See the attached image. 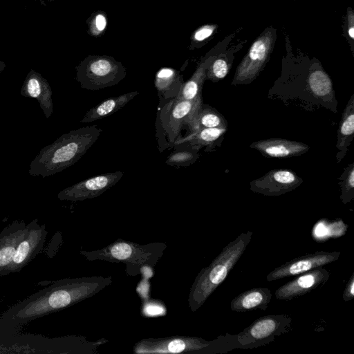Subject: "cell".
Here are the masks:
<instances>
[{
	"instance_id": "6da1fadb",
	"label": "cell",
	"mask_w": 354,
	"mask_h": 354,
	"mask_svg": "<svg viewBox=\"0 0 354 354\" xmlns=\"http://www.w3.org/2000/svg\"><path fill=\"white\" fill-rule=\"evenodd\" d=\"M111 276L66 278L33 293L0 315V333L18 334L24 325L85 300L109 286Z\"/></svg>"
},
{
	"instance_id": "7a4b0ae2",
	"label": "cell",
	"mask_w": 354,
	"mask_h": 354,
	"mask_svg": "<svg viewBox=\"0 0 354 354\" xmlns=\"http://www.w3.org/2000/svg\"><path fill=\"white\" fill-rule=\"evenodd\" d=\"M102 132V129L92 125L62 135L40 150L30 164L29 174L48 177L73 165L97 141Z\"/></svg>"
},
{
	"instance_id": "3957f363",
	"label": "cell",
	"mask_w": 354,
	"mask_h": 354,
	"mask_svg": "<svg viewBox=\"0 0 354 354\" xmlns=\"http://www.w3.org/2000/svg\"><path fill=\"white\" fill-rule=\"evenodd\" d=\"M252 232L241 233L223 248L221 253L196 277L189 292L188 304L192 312L198 310L226 279L252 238Z\"/></svg>"
},
{
	"instance_id": "277c9868",
	"label": "cell",
	"mask_w": 354,
	"mask_h": 354,
	"mask_svg": "<svg viewBox=\"0 0 354 354\" xmlns=\"http://www.w3.org/2000/svg\"><path fill=\"white\" fill-rule=\"evenodd\" d=\"M166 248L165 243L154 242L141 245L118 239L103 248L82 250L80 254L91 261H106L124 263L127 266V273L130 275L133 268L147 266L152 268L156 266Z\"/></svg>"
},
{
	"instance_id": "5b68a950",
	"label": "cell",
	"mask_w": 354,
	"mask_h": 354,
	"mask_svg": "<svg viewBox=\"0 0 354 354\" xmlns=\"http://www.w3.org/2000/svg\"><path fill=\"white\" fill-rule=\"evenodd\" d=\"M202 97L195 100L173 98L159 100L156 120V139L160 152L174 147L183 137V129L188 126L202 104Z\"/></svg>"
},
{
	"instance_id": "8992f818",
	"label": "cell",
	"mask_w": 354,
	"mask_h": 354,
	"mask_svg": "<svg viewBox=\"0 0 354 354\" xmlns=\"http://www.w3.org/2000/svg\"><path fill=\"white\" fill-rule=\"evenodd\" d=\"M126 68L109 55H88L76 66V80L81 88L96 91L118 84L125 77Z\"/></svg>"
},
{
	"instance_id": "52a82bcc",
	"label": "cell",
	"mask_w": 354,
	"mask_h": 354,
	"mask_svg": "<svg viewBox=\"0 0 354 354\" xmlns=\"http://www.w3.org/2000/svg\"><path fill=\"white\" fill-rule=\"evenodd\" d=\"M218 339L207 341L202 337L183 335L147 337L136 342L133 352L136 354L212 353L218 348L216 346Z\"/></svg>"
},
{
	"instance_id": "ba28073f",
	"label": "cell",
	"mask_w": 354,
	"mask_h": 354,
	"mask_svg": "<svg viewBox=\"0 0 354 354\" xmlns=\"http://www.w3.org/2000/svg\"><path fill=\"white\" fill-rule=\"evenodd\" d=\"M276 40V28L272 26L266 28L236 68L233 84L248 83L257 77L269 60Z\"/></svg>"
},
{
	"instance_id": "9c48e42d",
	"label": "cell",
	"mask_w": 354,
	"mask_h": 354,
	"mask_svg": "<svg viewBox=\"0 0 354 354\" xmlns=\"http://www.w3.org/2000/svg\"><path fill=\"white\" fill-rule=\"evenodd\" d=\"M292 320L287 315L262 317L253 322L236 335L238 344L244 348H254L272 342L275 337L286 333L292 327Z\"/></svg>"
},
{
	"instance_id": "30bf717a",
	"label": "cell",
	"mask_w": 354,
	"mask_h": 354,
	"mask_svg": "<svg viewBox=\"0 0 354 354\" xmlns=\"http://www.w3.org/2000/svg\"><path fill=\"white\" fill-rule=\"evenodd\" d=\"M123 175L117 171L91 177L60 191L57 198L75 202L97 197L114 186Z\"/></svg>"
},
{
	"instance_id": "8fae6325",
	"label": "cell",
	"mask_w": 354,
	"mask_h": 354,
	"mask_svg": "<svg viewBox=\"0 0 354 354\" xmlns=\"http://www.w3.org/2000/svg\"><path fill=\"white\" fill-rule=\"evenodd\" d=\"M47 230L45 225L34 219L26 225V232L19 243L9 269V274L18 272L40 252L44 245Z\"/></svg>"
},
{
	"instance_id": "7c38bea8",
	"label": "cell",
	"mask_w": 354,
	"mask_h": 354,
	"mask_svg": "<svg viewBox=\"0 0 354 354\" xmlns=\"http://www.w3.org/2000/svg\"><path fill=\"white\" fill-rule=\"evenodd\" d=\"M340 252H339L324 251L306 254L274 269L267 275L266 281H273L323 267L337 261Z\"/></svg>"
},
{
	"instance_id": "4fadbf2b",
	"label": "cell",
	"mask_w": 354,
	"mask_h": 354,
	"mask_svg": "<svg viewBox=\"0 0 354 354\" xmlns=\"http://www.w3.org/2000/svg\"><path fill=\"white\" fill-rule=\"evenodd\" d=\"M329 277L330 272L325 268L313 269L279 287L275 291V297L280 300L294 299L322 288Z\"/></svg>"
},
{
	"instance_id": "5bb4252c",
	"label": "cell",
	"mask_w": 354,
	"mask_h": 354,
	"mask_svg": "<svg viewBox=\"0 0 354 354\" xmlns=\"http://www.w3.org/2000/svg\"><path fill=\"white\" fill-rule=\"evenodd\" d=\"M302 183L301 178L287 169H274L251 183V189L266 196H279L290 192Z\"/></svg>"
},
{
	"instance_id": "9a60e30c",
	"label": "cell",
	"mask_w": 354,
	"mask_h": 354,
	"mask_svg": "<svg viewBox=\"0 0 354 354\" xmlns=\"http://www.w3.org/2000/svg\"><path fill=\"white\" fill-rule=\"evenodd\" d=\"M234 35L231 34L225 37L202 58L192 76L184 83L176 98L191 100L201 97L203 84L206 80L209 65L218 53L225 50Z\"/></svg>"
},
{
	"instance_id": "2e32d148",
	"label": "cell",
	"mask_w": 354,
	"mask_h": 354,
	"mask_svg": "<svg viewBox=\"0 0 354 354\" xmlns=\"http://www.w3.org/2000/svg\"><path fill=\"white\" fill-rule=\"evenodd\" d=\"M26 232L24 221H14L0 232V276L9 274L17 247Z\"/></svg>"
},
{
	"instance_id": "e0dca14e",
	"label": "cell",
	"mask_w": 354,
	"mask_h": 354,
	"mask_svg": "<svg viewBox=\"0 0 354 354\" xmlns=\"http://www.w3.org/2000/svg\"><path fill=\"white\" fill-rule=\"evenodd\" d=\"M20 93L24 97L36 99L46 118L50 117L53 111L52 89L48 82L40 73L30 70L22 84Z\"/></svg>"
},
{
	"instance_id": "ac0fdd59",
	"label": "cell",
	"mask_w": 354,
	"mask_h": 354,
	"mask_svg": "<svg viewBox=\"0 0 354 354\" xmlns=\"http://www.w3.org/2000/svg\"><path fill=\"white\" fill-rule=\"evenodd\" d=\"M254 148L263 155L272 158H289L306 153L309 147L306 144L286 139L272 138L253 142Z\"/></svg>"
},
{
	"instance_id": "d6986e66",
	"label": "cell",
	"mask_w": 354,
	"mask_h": 354,
	"mask_svg": "<svg viewBox=\"0 0 354 354\" xmlns=\"http://www.w3.org/2000/svg\"><path fill=\"white\" fill-rule=\"evenodd\" d=\"M184 83L183 75L176 69L169 67L160 68L154 78L158 100H167L176 97Z\"/></svg>"
},
{
	"instance_id": "ffe728a7",
	"label": "cell",
	"mask_w": 354,
	"mask_h": 354,
	"mask_svg": "<svg viewBox=\"0 0 354 354\" xmlns=\"http://www.w3.org/2000/svg\"><path fill=\"white\" fill-rule=\"evenodd\" d=\"M272 293L266 288H254L246 290L230 303V308L236 312H247L254 310H265L271 301Z\"/></svg>"
},
{
	"instance_id": "44dd1931",
	"label": "cell",
	"mask_w": 354,
	"mask_h": 354,
	"mask_svg": "<svg viewBox=\"0 0 354 354\" xmlns=\"http://www.w3.org/2000/svg\"><path fill=\"white\" fill-rule=\"evenodd\" d=\"M138 94V91H131L106 99L89 109L80 122L82 123H88L106 118L121 109Z\"/></svg>"
},
{
	"instance_id": "7402d4cb",
	"label": "cell",
	"mask_w": 354,
	"mask_h": 354,
	"mask_svg": "<svg viewBox=\"0 0 354 354\" xmlns=\"http://www.w3.org/2000/svg\"><path fill=\"white\" fill-rule=\"evenodd\" d=\"M214 127L226 128L223 118L216 110L202 103L188 126L189 133Z\"/></svg>"
},
{
	"instance_id": "603a6c76",
	"label": "cell",
	"mask_w": 354,
	"mask_h": 354,
	"mask_svg": "<svg viewBox=\"0 0 354 354\" xmlns=\"http://www.w3.org/2000/svg\"><path fill=\"white\" fill-rule=\"evenodd\" d=\"M243 46V42L232 46L218 53L209 65L206 72V79L216 82L223 79L228 73L232 59L235 52Z\"/></svg>"
},
{
	"instance_id": "cb8c5ba5",
	"label": "cell",
	"mask_w": 354,
	"mask_h": 354,
	"mask_svg": "<svg viewBox=\"0 0 354 354\" xmlns=\"http://www.w3.org/2000/svg\"><path fill=\"white\" fill-rule=\"evenodd\" d=\"M226 130V128L218 127L202 129L183 136L176 141L174 146L187 142L193 148L199 150L203 147L211 146Z\"/></svg>"
},
{
	"instance_id": "d4e9b609",
	"label": "cell",
	"mask_w": 354,
	"mask_h": 354,
	"mask_svg": "<svg viewBox=\"0 0 354 354\" xmlns=\"http://www.w3.org/2000/svg\"><path fill=\"white\" fill-rule=\"evenodd\" d=\"M175 150L167 158L165 163L174 167H187L192 165L199 157L198 149L187 142L176 145Z\"/></svg>"
},
{
	"instance_id": "484cf974",
	"label": "cell",
	"mask_w": 354,
	"mask_h": 354,
	"mask_svg": "<svg viewBox=\"0 0 354 354\" xmlns=\"http://www.w3.org/2000/svg\"><path fill=\"white\" fill-rule=\"evenodd\" d=\"M308 84L310 91L316 97H324L330 95L333 84L330 78L322 69H315L308 77Z\"/></svg>"
},
{
	"instance_id": "4316f807",
	"label": "cell",
	"mask_w": 354,
	"mask_h": 354,
	"mask_svg": "<svg viewBox=\"0 0 354 354\" xmlns=\"http://www.w3.org/2000/svg\"><path fill=\"white\" fill-rule=\"evenodd\" d=\"M218 29L215 24H207L196 28L190 37L189 49L200 48L205 45L214 36Z\"/></svg>"
},
{
	"instance_id": "83f0119b",
	"label": "cell",
	"mask_w": 354,
	"mask_h": 354,
	"mask_svg": "<svg viewBox=\"0 0 354 354\" xmlns=\"http://www.w3.org/2000/svg\"><path fill=\"white\" fill-rule=\"evenodd\" d=\"M353 96L351 97L349 104L345 109L342 122L339 129V147L342 145L343 142L346 140L349 136L354 133V111H353Z\"/></svg>"
},
{
	"instance_id": "f1b7e54d",
	"label": "cell",
	"mask_w": 354,
	"mask_h": 354,
	"mask_svg": "<svg viewBox=\"0 0 354 354\" xmlns=\"http://www.w3.org/2000/svg\"><path fill=\"white\" fill-rule=\"evenodd\" d=\"M88 25V32L94 37H99L104 34L106 26V15L103 11L99 10L94 12L86 20Z\"/></svg>"
},
{
	"instance_id": "f546056e",
	"label": "cell",
	"mask_w": 354,
	"mask_h": 354,
	"mask_svg": "<svg viewBox=\"0 0 354 354\" xmlns=\"http://www.w3.org/2000/svg\"><path fill=\"white\" fill-rule=\"evenodd\" d=\"M344 36L348 40L353 54L354 53V12L351 7L347 8L345 24L344 26Z\"/></svg>"
},
{
	"instance_id": "4dcf8cb0",
	"label": "cell",
	"mask_w": 354,
	"mask_h": 354,
	"mask_svg": "<svg viewBox=\"0 0 354 354\" xmlns=\"http://www.w3.org/2000/svg\"><path fill=\"white\" fill-rule=\"evenodd\" d=\"M354 297V274H353L348 280L346 286L343 292V300L348 301L352 300Z\"/></svg>"
},
{
	"instance_id": "1f68e13d",
	"label": "cell",
	"mask_w": 354,
	"mask_h": 354,
	"mask_svg": "<svg viewBox=\"0 0 354 354\" xmlns=\"http://www.w3.org/2000/svg\"><path fill=\"white\" fill-rule=\"evenodd\" d=\"M354 188V169L351 168L348 176L345 185L344 187V195L347 194L348 191L353 190Z\"/></svg>"
},
{
	"instance_id": "d6a6232c",
	"label": "cell",
	"mask_w": 354,
	"mask_h": 354,
	"mask_svg": "<svg viewBox=\"0 0 354 354\" xmlns=\"http://www.w3.org/2000/svg\"><path fill=\"white\" fill-rule=\"evenodd\" d=\"M10 349H12L10 343L0 333V353H12Z\"/></svg>"
},
{
	"instance_id": "836d02e7",
	"label": "cell",
	"mask_w": 354,
	"mask_h": 354,
	"mask_svg": "<svg viewBox=\"0 0 354 354\" xmlns=\"http://www.w3.org/2000/svg\"><path fill=\"white\" fill-rule=\"evenodd\" d=\"M35 1H39L41 6H46V1H48V2H52L55 0H35Z\"/></svg>"
},
{
	"instance_id": "e575fe53",
	"label": "cell",
	"mask_w": 354,
	"mask_h": 354,
	"mask_svg": "<svg viewBox=\"0 0 354 354\" xmlns=\"http://www.w3.org/2000/svg\"><path fill=\"white\" fill-rule=\"evenodd\" d=\"M6 68V64L3 61L0 60V73L3 71Z\"/></svg>"
}]
</instances>
